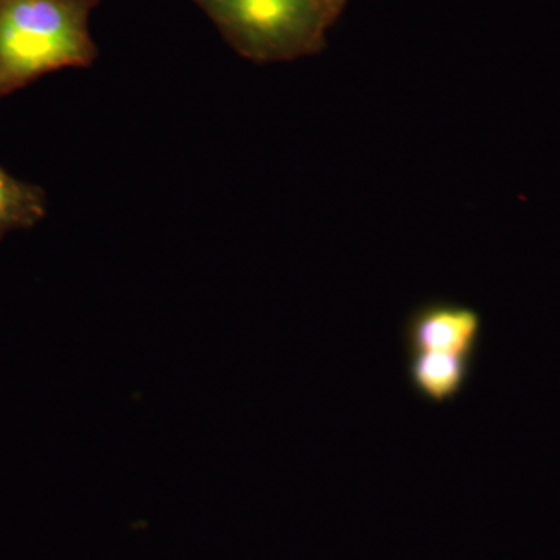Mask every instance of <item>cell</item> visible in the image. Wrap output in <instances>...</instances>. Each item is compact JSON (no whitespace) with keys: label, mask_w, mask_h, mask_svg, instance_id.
Wrapping results in <instances>:
<instances>
[{"label":"cell","mask_w":560,"mask_h":560,"mask_svg":"<svg viewBox=\"0 0 560 560\" xmlns=\"http://www.w3.org/2000/svg\"><path fill=\"white\" fill-rule=\"evenodd\" d=\"M102 0H0V101L40 77L97 61L91 16Z\"/></svg>","instance_id":"obj_1"},{"label":"cell","mask_w":560,"mask_h":560,"mask_svg":"<svg viewBox=\"0 0 560 560\" xmlns=\"http://www.w3.org/2000/svg\"><path fill=\"white\" fill-rule=\"evenodd\" d=\"M246 60L283 62L319 54L340 11L334 0H194Z\"/></svg>","instance_id":"obj_2"},{"label":"cell","mask_w":560,"mask_h":560,"mask_svg":"<svg viewBox=\"0 0 560 560\" xmlns=\"http://www.w3.org/2000/svg\"><path fill=\"white\" fill-rule=\"evenodd\" d=\"M481 326L480 313L467 305L451 301L423 302L405 319V349L408 355L442 352L477 360Z\"/></svg>","instance_id":"obj_3"},{"label":"cell","mask_w":560,"mask_h":560,"mask_svg":"<svg viewBox=\"0 0 560 560\" xmlns=\"http://www.w3.org/2000/svg\"><path fill=\"white\" fill-rule=\"evenodd\" d=\"M475 359L442 352L408 355L407 377L412 390L431 404H447L470 381Z\"/></svg>","instance_id":"obj_4"},{"label":"cell","mask_w":560,"mask_h":560,"mask_svg":"<svg viewBox=\"0 0 560 560\" xmlns=\"http://www.w3.org/2000/svg\"><path fill=\"white\" fill-rule=\"evenodd\" d=\"M46 215L44 190L0 167V238L11 231L36 226Z\"/></svg>","instance_id":"obj_5"},{"label":"cell","mask_w":560,"mask_h":560,"mask_svg":"<svg viewBox=\"0 0 560 560\" xmlns=\"http://www.w3.org/2000/svg\"><path fill=\"white\" fill-rule=\"evenodd\" d=\"M335 7H337V10L341 11L345 10L346 3H348V0H334Z\"/></svg>","instance_id":"obj_6"}]
</instances>
